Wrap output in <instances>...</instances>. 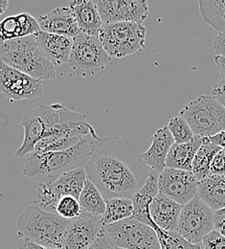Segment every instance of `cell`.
Returning <instances> with one entry per match:
<instances>
[{
    "mask_svg": "<svg viewBox=\"0 0 225 249\" xmlns=\"http://www.w3.org/2000/svg\"><path fill=\"white\" fill-rule=\"evenodd\" d=\"M34 36L43 55L53 65L68 63L73 48V38L43 31Z\"/></svg>",
    "mask_w": 225,
    "mask_h": 249,
    "instance_id": "ac0fdd59",
    "label": "cell"
},
{
    "mask_svg": "<svg viewBox=\"0 0 225 249\" xmlns=\"http://www.w3.org/2000/svg\"><path fill=\"white\" fill-rule=\"evenodd\" d=\"M210 141L215 144L216 146L221 147L222 149H225V130L218 133L215 136H212L209 138Z\"/></svg>",
    "mask_w": 225,
    "mask_h": 249,
    "instance_id": "ab89813d",
    "label": "cell"
},
{
    "mask_svg": "<svg viewBox=\"0 0 225 249\" xmlns=\"http://www.w3.org/2000/svg\"><path fill=\"white\" fill-rule=\"evenodd\" d=\"M70 220L58 214L42 210L36 205L28 206L17 219L19 239L49 248L62 249Z\"/></svg>",
    "mask_w": 225,
    "mask_h": 249,
    "instance_id": "3957f363",
    "label": "cell"
},
{
    "mask_svg": "<svg viewBox=\"0 0 225 249\" xmlns=\"http://www.w3.org/2000/svg\"><path fill=\"white\" fill-rule=\"evenodd\" d=\"M198 5L203 20L219 33H225V0H200Z\"/></svg>",
    "mask_w": 225,
    "mask_h": 249,
    "instance_id": "4316f807",
    "label": "cell"
},
{
    "mask_svg": "<svg viewBox=\"0 0 225 249\" xmlns=\"http://www.w3.org/2000/svg\"><path fill=\"white\" fill-rule=\"evenodd\" d=\"M203 138L195 135L189 143L174 144L169 153L166 168L192 172L193 158L203 143Z\"/></svg>",
    "mask_w": 225,
    "mask_h": 249,
    "instance_id": "cb8c5ba5",
    "label": "cell"
},
{
    "mask_svg": "<svg viewBox=\"0 0 225 249\" xmlns=\"http://www.w3.org/2000/svg\"><path fill=\"white\" fill-rule=\"evenodd\" d=\"M201 244L204 249H225V236L214 230L203 239Z\"/></svg>",
    "mask_w": 225,
    "mask_h": 249,
    "instance_id": "1f68e13d",
    "label": "cell"
},
{
    "mask_svg": "<svg viewBox=\"0 0 225 249\" xmlns=\"http://www.w3.org/2000/svg\"><path fill=\"white\" fill-rule=\"evenodd\" d=\"M156 231L161 249H201L198 245H193L182 238L176 231L166 232L160 228H155Z\"/></svg>",
    "mask_w": 225,
    "mask_h": 249,
    "instance_id": "f546056e",
    "label": "cell"
},
{
    "mask_svg": "<svg viewBox=\"0 0 225 249\" xmlns=\"http://www.w3.org/2000/svg\"><path fill=\"white\" fill-rule=\"evenodd\" d=\"M60 109L61 104L40 106L22 118L24 139L16 156L23 157L35 152V146L45 137L47 131L59 122Z\"/></svg>",
    "mask_w": 225,
    "mask_h": 249,
    "instance_id": "8fae6325",
    "label": "cell"
},
{
    "mask_svg": "<svg viewBox=\"0 0 225 249\" xmlns=\"http://www.w3.org/2000/svg\"><path fill=\"white\" fill-rule=\"evenodd\" d=\"M102 218L82 214L70 220L63 249H88L102 234Z\"/></svg>",
    "mask_w": 225,
    "mask_h": 249,
    "instance_id": "9a60e30c",
    "label": "cell"
},
{
    "mask_svg": "<svg viewBox=\"0 0 225 249\" xmlns=\"http://www.w3.org/2000/svg\"><path fill=\"white\" fill-rule=\"evenodd\" d=\"M194 135L212 137L225 130V107L213 96H200L187 104L180 111Z\"/></svg>",
    "mask_w": 225,
    "mask_h": 249,
    "instance_id": "8992f818",
    "label": "cell"
},
{
    "mask_svg": "<svg viewBox=\"0 0 225 249\" xmlns=\"http://www.w3.org/2000/svg\"><path fill=\"white\" fill-rule=\"evenodd\" d=\"M88 249H114V246L107 234L105 233L104 229H103L102 234Z\"/></svg>",
    "mask_w": 225,
    "mask_h": 249,
    "instance_id": "836d02e7",
    "label": "cell"
},
{
    "mask_svg": "<svg viewBox=\"0 0 225 249\" xmlns=\"http://www.w3.org/2000/svg\"><path fill=\"white\" fill-rule=\"evenodd\" d=\"M182 207L181 204L159 193L150 206L153 228L158 227L166 232H175Z\"/></svg>",
    "mask_w": 225,
    "mask_h": 249,
    "instance_id": "2e32d148",
    "label": "cell"
},
{
    "mask_svg": "<svg viewBox=\"0 0 225 249\" xmlns=\"http://www.w3.org/2000/svg\"><path fill=\"white\" fill-rule=\"evenodd\" d=\"M68 7L71 9L81 33L92 36H99L104 27L95 0L70 1Z\"/></svg>",
    "mask_w": 225,
    "mask_h": 249,
    "instance_id": "ffe728a7",
    "label": "cell"
},
{
    "mask_svg": "<svg viewBox=\"0 0 225 249\" xmlns=\"http://www.w3.org/2000/svg\"><path fill=\"white\" fill-rule=\"evenodd\" d=\"M212 96L225 107V80H222L213 88Z\"/></svg>",
    "mask_w": 225,
    "mask_h": 249,
    "instance_id": "d590c367",
    "label": "cell"
},
{
    "mask_svg": "<svg viewBox=\"0 0 225 249\" xmlns=\"http://www.w3.org/2000/svg\"><path fill=\"white\" fill-rule=\"evenodd\" d=\"M87 179V173L86 169H75L63 175L52 183L39 184L35 199L36 206L44 211L57 214L56 208L60 199L67 196L79 199Z\"/></svg>",
    "mask_w": 225,
    "mask_h": 249,
    "instance_id": "30bf717a",
    "label": "cell"
},
{
    "mask_svg": "<svg viewBox=\"0 0 225 249\" xmlns=\"http://www.w3.org/2000/svg\"><path fill=\"white\" fill-rule=\"evenodd\" d=\"M41 31L74 38L81 34L69 7H60L37 18Z\"/></svg>",
    "mask_w": 225,
    "mask_h": 249,
    "instance_id": "e0dca14e",
    "label": "cell"
},
{
    "mask_svg": "<svg viewBox=\"0 0 225 249\" xmlns=\"http://www.w3.org/2000/svg\"><path fill=\"white\" fill-rule=\"evenodd\" d=\"M41 31L36 18L27 13L11 16L2 20L0 24L1 42L17 38L35 36Z\"/></svg>",
    "mask_w": 225,
    "mask_h": 249,
    "instance_id": "44dd1931",
    "label": "cell"
},
{
    "mask_svg": "<svg viewBox=\"0 0 225 249\" xmlns=\"http://www.w3.org/2000/svg\"><path fill=\"white\" fill-rule=\"evenodd\" d=\"M215 212L197 196L183 205L176 232L186 241L199 245L215 230Z\"/></svg>",
    "mask_w": 225,
    "mask_h": 249,
    "instance_id": "9c48e42d",
    "label": "cell"
},
{
    "mask_svg": "<svg viewBox=\"0 0 225 249\" xmlns=\"http://www.w3.org/2000/svg\"><path fill=\"white\" fill-rule=\"evenodd\" d=\"M211 174L217 176H225V153L224 149L215 156L211 164Z\"/></svg>",
    "mask_w": 225,
    "mask_h": 249,
    "instance_id": "d6a6232c",
    "label": "cell"
},
{
    "mask_svg": "<svg viewBox=\"0 0 225 249\" xmlns=\"http://www.w3.org/2000/svg\"><path fill=\"white\" fill-rule=\"evenodd\" d=\"M146 36L141 23L117 22L104 25L98 37L111 59H121L145 49Z\"/></svg>",
    "mask_w": 225,
    "mask_h": 249,
    "instance_id": "5b68a950",
    "label": "cell"
},
{
    "mask_svg": "<svg viewBox=\"0 0 225 249\" xmlns=\"http://www.w3.org/2000/svg\"><path fill=\"white\" fill-rule=\"evenodd\" d=\"M0 90L10 102L33 101L43 95L41 81L34 79L1 62Z\"/></svg>",
    "mask_w": 225,
    "mask_h": 249,
    "instance_id": "7c38bea8",
    "label": "cell"
},
{
    "mask_svg": "<svg viewBox=\"0 0 225 249\" xmlns=\"http://www.w3.org/2000/svg\"><path fill=\"white\" fill-rule=\"evenodd\" d=\"M9 6V1L7 0H0V14H3Z\"/></svg>",
    "mask_w": 225,
    "mask_h": 249,
    "instance_id": "60d3db41",
    "label": "cell"
},
{
    "mask_svg": "<svg viewBox=\"0 0 225 249\" xmlns=\"http://www.w3.org/2000/svg\"><path fill=\"white\" fill-rule=\"evenodd\" d=\"M56 213L62 218L71 220L81 217L83 211L79 199L74 196H67L61 198L58 202Z\"/></svg>",
    "mask_w": 225,
    "mask_h": 249,
    "instance_id": "4dcf8cb0",
    "label": "cell"
},
{
    "mask_svg": "<svg viewBox=\"0 0 225 249\" xmlns=\"http://www.w3.org/2000/svg\"><path fill=\"white\" fill-rule=\"evenodd\" d=\"M114 249H119V248H115V247H114Z\"/></svg>",
    "mask_w": 225,
    "mask_h": 249,
    "instance_id": "b9f144b4",
    "label": "cell"
},
{
    "mask_svg": "<svg viewBox=\"0 0 225 249\" xmlns=\"http://www.w3.org/2000/svg\"><path fill=\"white\" fill-rule=\"evenodd\" d=\"M213 48L217 56L225 57V33H219L213 41Z\"/></svg>",
    "mask_w": 225,
    "mask_h": 249,
    "instance_id": "e575fe53",
    "label": "cell"
},
{
    "mask_svg": "<svg viewBox=\"0 0 225 249\" xmlns=\"http://www.w3.org/2000/svg\"><path fill=\"white\" fill-rule=\"evenodd\" d=\"M151 172L131 139L110 136L93 140L87 168V178L105 200L131 198L145 185Z\"/></svg>",
    "mask_w": 225,
    "mask_h": 249,
    "instance_id": "6da1fadb",
    "label": "cell"
},
{
    "mask_svg": "<svg viewBox=\"0 0 225 249\" xmlns=\"http://www.w3.org/2000/svg\"><path fill=\"white\" fill-rule=\"evenodd\" d=\"M198 184L193 172L177 169L166 168L158 178L159 193L182 206L197 196Z\"/></svg>",
    "mask_w": 225,
    "mask_h": 249,
    "instance_id": "4fadbf2b",
    "label": "cell"
},
{
    "mask_svg": "<svg viewBox=\"0 0 225 249\" xmlns=\"http://www.w3.org/2000/svg\"><path fill=\"white\" fill-rule=\"evenodd\" d=\"M158 178L159 174L152 170L145 185L131 197L134 208L132 218L149 224L152 227L154 222L150 214V206L156 196L159 194Z\"/></svg>",
    "mask_w": 225,
    "mask_h": 249,
    "instance_id": "7402d4cb",
    "label": "cell"
},
{
    "mask_svg": "<svg viewBox=\"0 0 225 249\" xmlns=\"http://www.w3.org/2000/svg\"><path fill=\"white\" fill-rule=\"evenodd\" d=\"M93 140V137L87 136L66 151L34 152L24 160L23 175L39 184H43L54 182L72 170H87Z\"/></svg>",
    "mask_w": 225,
    "mask_h": 249,
    "instance_id": "7a4b0ae2",
    "label": "cell"
},
{
    "mask_svg": "<svg viewBox=\"0 0 225 249\" xmlns=\"http://www.w3.org/2000/svg\"><path fill=\"white\" fill-rule=\"evenodd\" d=\"M0 56L2 62L34 79H56L54 65L43 55L34 36L1 42Z\"/></svg>",
    "mask_w": 225,
    "mask_h": 249,
    "instance_id": "277c9868",
    "label": "cell"
},
{
    "mask_svg": "<svg viewBox=\"0 0 225 249\" xmlns=\"http://www.w3.org/2000/svg\"><path fill=\"white\" fill-rule=\"evenodd\" d=\"M73 40L68 65L79 76L84 78L94 76L111 61L98 36L81 33Z\"/></svg>",
    "mask_w": 225,
    "mask_h": 249,
    "instance_id": "52a82bcc",
    "label": "cell"
},
{
    "mask_svg": "<svg viewBox=\"0 0 225 249\" xmlns=\"http://www.w3.org/2000/svg\"><path fill=\"white\" fill-rule=\"evenodd\" d=\"M104 229L115 248L123 249H161L156 231L134 218H127Z\"/></svg>",
    "mask_w": 225,
    "mask_h": 249,
    "instance_id": "ba28073f",
    "label": "cell"
},
{
    "mask_svg": "<svg viewBox=\"0 0 225 249\" xmlns=\"http://www.w3.org/2000/svg\"><path fill=\"white\" fill-rule=\"evenodd\" d=\"M197 196L214 212L225 208V176L211 175L199 181Z\"/></svg>",
    "mask_w": 225,
    "mask_h": 249,
    "instance_id": "603a6c76",
    "label": "cell"
},
{
    "mask_svg": "<svg viewBox=\"0 0 225 249\" xmlns=\"http://www.w3.org/2000/svg\"><path fill=\"white\" fill-rule=\"evenodd\" d=\"M133 202L131 198L116 197L106 200L105 212L102 217L104 226L133 217Z\"/></svg>",
    "mask_w": 225,
    "mask_h": 249,
    "instance_id": "83f0119b",
    "label": "cell"
},
{
    "mask_svg": "<svg viewBox=\"0 0 225 249\" xmlns=\"http://www.w3.org/2000/svg\"><path fill=\"white\" fill-rule=\"evenodd\" d=\"M224 150H225V149H224Z\"/></svg>",
    "mask_w": 225,
    "mask_h": 249,
    "instance_id": "7bdbcfd3",
    "label": "cell"
},
{
    "mask_svg": "<svg viewBox=\"0 0 225 249\" xmlns=\"http://www.w3.org/2000/svg\"><path fill=\"white\" fill-rule=\"evenodd\" d=\"M213 60H214L216 67H217L220 75L222 76L223 80H225V57L216 55V56H214Z\"/></svg>",
    "mask_w": 225,
    "mask_h": 249,
    "instance_id": "f35d334b",
    "label": "cell"
},
{
    "mask_svg": "<svg viewBox=\"0 0 225 249\" xmlns=\"http://www.w3.org/2000/svg\"><path fill=\"white\" fill-rule=\"evenodd\" d=\"M96 3L104 25L117 22L143 24L149 16V4L143 0H97Z\"/></svg>",
    "mask_w": 225,
    "mask_h": 249,
    "instance_id": "5bb4252c",
    "label": "cell"
},
{
    "mask_svg": "<svg viewBox=\"0 0 225 249\" xmlns=\"http://www.w3.org/2000/svg\"><path fill=\"white\" fill-rule=\"evenodd\" d=\"M223 149L213 144L208 137L203 138V143L198 149L193 161V175L198 181L209 178L211 174V164L219 152Z\"/></svg>",
    "mask_w": 225,
    "mask_h": 249,
    "instance_id": "484cf974",
    "label": "cell"
},
{
    "mask_svg": "<svg viewBox=\"0 0 225 249\" xmlns=\"http://www.w3.org/2000/svg\"><path fill=\"white\" fill-rule=\"evenodd\" d=\"M215 230L225 236V208L215 212Z\"/></svg>",
    "mask_w": 225,
    "mask_h": 249,
    "instance_id": "8d00e7d4",
    "label": "cell"
},
{
    "mask_svg": "<svg viewBox=\"0 0 225 249\" xmlns=\"http://www.w3.org/2000/svg\"><path fill=\"white\" fill-rule=\"evenodd\" d=\"M14 249H49L45 248L36 244H34L30 241L24 240V239H19L14 246Z\"/></svg>",
    "mask_w": 225,
    "mask_h": 249,
    "instance_id": "74e56055",
    "label": "cell"
},
{
    "mask_svg": "<svg viewBox=\"0 0 225 249\" xmlns=\"http://www.w3.org/2000/svg\"><path fill=\"white\" fill-rule=\"evenodd\" d=\"M79 201L84 215L102 218L105 212L106 200L96 185L88 178L81 193Z\"/></svg>",
    "mask_w": 225,
    "mask_h": 249,
    "instance_id": "d4e9b609",
    "label": "cell"
},
{
    "mask_svg": "<svg viewBox=\"0 0 225 249\" xmlns=\"http://www.w3.org/2000/svg\"><path fill=\"white\" fill-rule=\"evenodd\" d=\"M167 126L175 144L189 143L195 136L189 123L180 115L172 118Z\"/></svg>",
    "mask_w": 225,
    "mask_h": 249,
    "instance_id": "f1b7e54d",
    "label": "cell"
},
{
    "mask_svg": "<svg viewBox=\"0 0 225 249\" xmlns=\"http://www.w3.org/2000/svg\"><path fill=\"white\" fill-rule=\"evenodd\" d=\"M175 144L168 126L158 128L153 136L150 149L142 154V158L151 170L162 174L166 170V161L172 147Z\"/></svg>",
    "mask_w": 225,
    "mask_h": 249,
    "instance_id": "d6986e66",
    "label": "cell"
}]
</instances>
